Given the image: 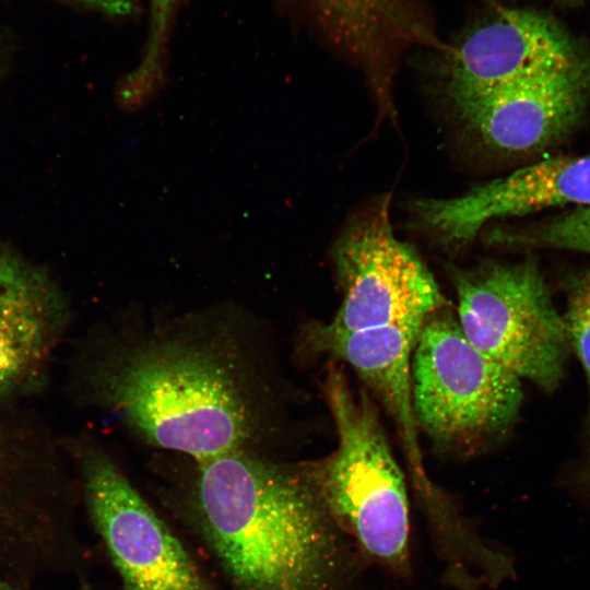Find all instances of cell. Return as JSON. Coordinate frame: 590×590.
Here are the masks:
<instances>
[{
    "label": "cell",
    "instance_id": "2",
    "mask_svg": "<svg viewBox=\"0 0 590 590\" xmlns=\"http://www.w3.org/2000/svg\"><path fill=\"white\" fill-rule=\"evenodd\" d=\"M186 459L193 517L233 590H345L353 543L306 461L251 452Z\"/></svg>",
    "mask_w": 590,
    "mask_h": 590
},
{
    "label": "cell",
    "instance_id": "16",
    "mask_svg": "<svg viewBox=\"0 0 590 590\" xmlns=\"http://www.w3.org/2000/svg\"><path fill=\"white\" fill-rule=\"evenodd\" d=\"M10 54H11V46L9 44V39L0 31V82L2 78L4 76L5 71L8 69Z\"/></svg>",
    "mask_w": 590,
    "mask_h": 590
},
{
    "label": "cell",
    "instance_id": "9",
    "mask_svg": "<svg viewBox=\"0 0 590 590\" xmlns=\"http://www.w3.org/2000/svg\"><path fill=\"white\" fill-rule=\"evenodd\" d=\"M445 52L447 91L455 106L585 60L574 39L551 17L511 8H498Z\"/></svg>",
    "mask_w": 590,
    "mask_h": 590
},
{
    "label": "cell",
    "instance_id": "7",
    "mask_svg": "<svg viewBox=\"0 0 590 590\" xmlns=\"http://www.w3.org/2000/svg\"><path fill=\"white\" fill-rule=\"evenodd\" d=\"M91 516L125 590H213L196 562L101 449L82 458Z\"/></svg>",
    "mask_w": 590,
    "mask_h": 590
},
{
    "label": "cell",
    "instance_id": "6",
    "mask_svg": "<svg viewBox=\"0 0 590 590\" xmlns=\"http://www.w3.org/2000/svg\"><path fill=\"white\" fill-rule=\"evenodd\" d=\"M390 197L356 215L338 239L333 260L341 305L326 322L341 331L420 326L447 300L415 249L393 233Z\"/></svg>",
    "mask_w": 590,
    "mask_h": 590
},
{
    "label": "cell",
    "instance_id": "15",
    "mask_svg": "<svg viewBox=\"0 0 590 590\" xmlns=\"http://www.w3.org/2000/svg\"><path fill=\"white\" fill-rule=\"evenodd\" d=\"M151 1V23L146 55L144 61L134 74V78L151 75L157 68L160 55L162 52L169 22L175 8L181 0H150Z\"/></svg>",
    "mask_w": 590,
    "mask_h": 590
},
{
    "label": "cell",
    "instance_id": "3",
    "mask_svg": "<svg viewBox=\"0 0 590 590\" xmlns=\"http://www.w3.org/2000/svg\"><path fill=\"white\" fill-rule=\"evenodd\" d=\"M323 396L338 442L328 456L306 461L332 520L369 560L398 577L411 573L410 506L397 462L373 402L354 392L329 364Z\"/></svg>",
    "mask_w": 590,
    "mask_h": 590
},
{
    "label": "cell",
    "instance_id": "19",
    "mask_svg": "<svg viewBox=\"0 0 590 590\" xmlns=\"http://www.w3.org/2000/svg\"><path fill=\"white\" fill-rule=\"evenodd\" d=\"M485 1L489 2V4H491V2H492L493 0H485Z\"/></svg>",
    "mask_w": 590,
    "mask_h": 590
},
{
    "label": "cell",
    "instance_id": "1",
    "mask_svg": "<svg viewBox=\"0 0 590 590\" xmlns=\"http://www.w3.org/2000/svg\"><path fill=\"white\" fill-rule=\"evenodd\" d=\"M91 380L132 436L192 460L280 458L296 398L271 322L231 303L129 310Z\"/></svg>",
    "mask_w": 590,
    "mask_h": 590
},
{
    "label": "cell",
    "instance_id": "5",
    "mask_svg": "<svg viewBox=\"0 0 590 590\" xmlns=\"http://www.w3.org/2000/svg\"><path fill=\"white\" fill-rule=\"evenodd\" d=\"M457 320L486 356L544 390L564 377L570 351L563 316L529 260L453 270Z\"/></svg>",
    "mask_w": 590,
    "mask_h": 590
},
{
    "label": "cell",
    "instance_id": "18",
    "mask_svg": "<svg viewBox=\"0 0 590 590\" xmlns=\"http://www.w3.org/2000/svg\"><path fill=\"white\" fill-rule=\"evenodd\" d=\"M0 590H13V589L0 583Z\"/></svg>",
    "mask_w": 590,
    "mask_h": 590
},
{
    "label": "cell",
    "instance_id": "8",
    "mask_svg": "<svg viewBox=\"0 0 590 590\" xmlns=\"http://www.w3.org/2000/svg\"><path fill=\"white\" fill-rule=\"evenodd\" d=\"M422 324L341 331L314 321L302 328L297 350L347 363L377 396L397 425L414 487L430 524L435 526L446 522L456 509L430 482L420 447L411 358Z\"/></svg>",
    "mask_w": 590,
    "mask_h": 590
},
{
    "label": "cell",
    "instance_id": "10",
    "mask_svg": "<svg viewBox=\"0 0 590 590\" xmlns=\"http://www.w3.org/2000/svg\"><path fill=\"white\" fill-rule=\"evenodd\" d=\"M568 204L590 205V155L547 158L458 197L417 200L413 209L422 228L458 249L494 219Z\"/></svg>",
    "mask_w": 590,
    "mask_h": 590
},
{
    "label": "cell",
    "instance_id": "13",
    "mask_svg": "<svg viewBox=\"0 0 590 590\" xmlns=\"http://www.w3.org/2000/svg\"><path fill=\"white\" fill-rule=\"evenodd\" d=\"M563 318L570 351L575 352L583 367L589 389L586 456L575 479L578 487L590 498V269L573 276L567 283Z\"/></svg>",
    "mask_w": 590,
    "mask_h": 590
},
{
    "label": "cell",
    "instance_id": "12",
    "mask_svg": "<svg viewBox=\"0 0 590 590\" xmlns=\"http://www.w3.org/2000/svg\"><path fill=\"white\" fill-rule=\"evenodd\" d=\"M68 315L51 274L0 239V400L38 386Z\"/></svg>",
    "mask_w": 590,
    "mask_h": 590
},
{
    "label": "cell",
    "instance_id": "17",
    "mask_svg": "<svg viewBox=\"0 0 590 590\" xmlns=\"http://www.w3.org/2000/svg\"><path fill=\"white\" fill-rule=\"evenodd\" d=\"M560 2H564V3H576L577 0H558Z\"/></svg>",
    "mask_w": 590,
    "mask_h": 590
},
{
    "label": "cell",
    "instance_id": "4",
    "mask_svg": "<svg viewBox=\"0 0 590 590\" xmlns=\"http://www.w3.org/2000/svg\"><path fill=\"white\" fill-rule=\"evenodd\" d=\"M411 385L418 428L444 447H469L505 433L522 402L521 379L477 350L446 307L421 327Z\"/></svg>",
    "mask_w": 590,
    "mask_h": 590
},
{
    "label": "cell",
    "instance_id": "14",
    "mask_svg": "<svg viewBox=\"0 0 590 590\" xmlns=\"http://www.w3.org/2000/svg\"><path fill=\"white\" fill-rule=\"evenodd\" d=\"M486 241L500 246H541L590 253V205L522 229L495 228Z\"/></svg>",
    "mask_w": 590,
    "mask_h": 590
},
{
    "label": "cell",
    "instance_id": "11",
    "mask_svg": "<svg viewBox=\"0 0 590 590\" xmlns=\"http://www.w3.org/2000/svg\"><path fill=\"white\" fill-rule=\"evenodd\" d=\"M589 95L590 63L585 59L506 84L456 108L486 149L519 154L565 135L581 117Z\"/></svg>",
    "mask_w": 590,
    "mask_h": 590
}]
</instances>
